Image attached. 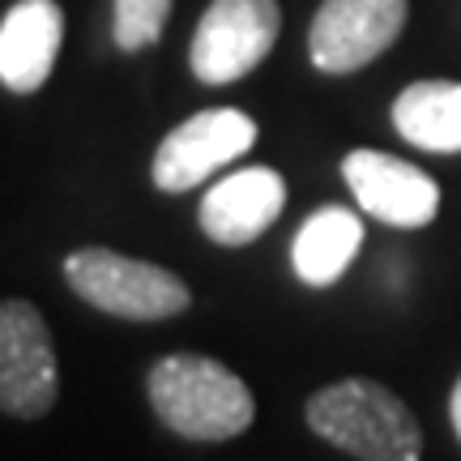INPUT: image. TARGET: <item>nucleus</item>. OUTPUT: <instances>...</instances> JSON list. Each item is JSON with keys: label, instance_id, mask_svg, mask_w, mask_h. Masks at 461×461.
Segmentation results:
<instances>
[{"label": "nucleus", "instance_id": "1", "mask_svg": "<svg viewBox=\"0 0 461 461\" xmlns=\"http://www.w3.org/2000/svg\"><path fill=\"white\" fill-rule=\"evenodd\" d=\"M146 397L167 431L201 445L235 440L257 419V402L244 380L227 363L193 350L154 359L146 372Z\"/></svg>", "mask_w": 461, "mask_h": 461}, {"label": "nucleus", "instance_id": "2", "mask_svg": "<svg viewBox=\"0 0 461 461\" xmlns=\"http://www.w3.org/2000/svg\"><path fill=\"white\" fill-rule=\"evenodd\" d=\"M308 428L355 461H419L423 428L411 406L380 380L346 376L316 389L303 406Z\"/></svg>", "mask_w": 461, "mask_h": 461}, {"label": "nucleus", "instance_id": "3", "mask_svg": "<svg viewBox=\"0 0 461 461\" xmlns=\"http://www.w3.org/2000/svg\"><path fill=\"white\" fill-rule=\"evenodd\" d=\"M65 282L90 308H99L115 321H132V325L171 321V316L188 312V303H193V291L180 274H171L154 261H141V257H124L115 248L68 252Z\"/></svg>", "mask_w": 461, "mask_h": 461}, {"label": "nucleus", "instance_id": "4", "mask_svg": "<svg viewBox=\"0 0 461 461\" xmlns=\"http://www.w3.org/2000/svg\"><path fill=\"white\" fill-rule=\"evenodd\" d=\"M282 31L278 0H210L188 48L193 77L205 86H230L248 77L274 51Z\"/></svg>", "mask_w": 461, "mask_h": 461}, {"label": "nucleus", "instance_id": "5", "mask_svg": "<svg viewBox=\"0 0 461 461\" xmlns=\"http://www.w3.org/2000/svg\"><path fill=\"white\" fill-rule=\"evenodd\" d=\"M60 397V363L43 312L31 299H0V411L43 419Z\"/></svg>", "mask_w": 461, "mask_h": 461}, {"label": "nucleus", "instance_id": "6", "mask_svg": "<svg viewBox=\"0 0 461 461\" xmlns=\"http://www.w3.org/2000/svg\"><path fill=\"white\" fill-rule=\"evenodd\" d=\"M252 146H257L252 115L240 107H205L158 141L154 163H149V180L158 193H188V188H201L227 163H235L240 154H248Z\"/></svg>", "mask_w": 461, "mask_h": 461}, {"label": "nucleus", "instance_id": "7", "mask_svg": "<svg viewBox=\"0 0 461 461\" xmlns=\"http://www.w3.org/2000/svg\"><path fill=\"white\" fill-rule=\"evenodd\" d=\"M406 17L411 0H325L308 26V56L330 77L359 73L393 48Z\"/></svg>", "mask_w": 461, "mask_h": 461}, {"label": "nucleus", "instance_id": "8", "mask_svg": "<svg viewBox=\"0 0 461 461\" xmlns=\"http://www.w3.org/2000/svg\"><path fill=\"white\" fill-rule=\"evenodd\" d=\"M342 180L355 193L363 214L389 227L419 230L440 214V184L423 167L384 149H350L342 158Z\"/></svg>", "mask_w": 461, "mask_h": 461}, {"label": "nucleus", "instance_id": "9", "mask_svg": "<svg viewBox=\"0 0 461 461\" xmlns=\"http://www.w3.org/2000/svg\"><path fill=\"white\" fill-rule=\"evenodd\" d=\"M286 205V180L274 167H240L201 197V230L222 248H244L278 222Z\"/></svg>", "mask_w": 461, "mask_h": 461}, {"label": "nucleus", "instance_id": "10", "mask_svg": "<svg viewBox=\"0 0 461 461\" xmlns=\"http://www.w3.org/2000/svg\"><path fill=\"white\" fill-rule=\"evenodd\" d=\"M65 14L56 0H17L0 17V86L14 95L43 90L60 56Z\"/></svg>", "mask_w": 461, "mask_h": 461}, {"label": "nucleus", "instance_id": "11", "mask_svg": "<svg viewBox=\"0 0 461 461\" xmlns=\"http://www.w3.org/2000/svg\"><path fill=\"white\" fill-rule=\"evenodd\" d=\"M363 248V222L342 205H321L316 214L303 218L291 244V265H295L299 282L308 286H333L346 269L355 265Z\"/></svg>", "mask_w": 461, "mask_h": 461}, {"label": "nucleus", "instance_id": "12", "mask_svg": "<svg viewBox=\"0 0 461 461\" xmlns=\"http://www.w3.org/2000/svg\"><path fill=\"white\" fill-rule=\"evenodd\" d=\"M393 129L414 149L461 154V82H414L393 99Z\"/></svg>", "mask_w": 461, "mask_h": 461}, {"label": "nucleus", "instance_id": "13", "mask_svg": "<svg viewBox=\"0 0 461 461\" xmlns=\"http://www.w3.org/2000/svg\"><path fill=\"white\" fill-rule=\"evenodd\" d=\"M176 0H112V39L120 51L154 48Z\"/></svg>", "mask_w": 461, "mask_h": 461}, {"label": "nucleus", "instance_id": "14", "mask_svg": "<svg viewBox=\"0 0 461 461\" xmlns=\"http://www.w3.org/2000/svg\"><path fill=\"white\" fill-rule=\"evenodd\" d=\"M448 419H453V431H457V440H461V376L453 384V393H448Z\"/></svg>", "mask_w": 461, "mask_h": 461}]
</instances>
